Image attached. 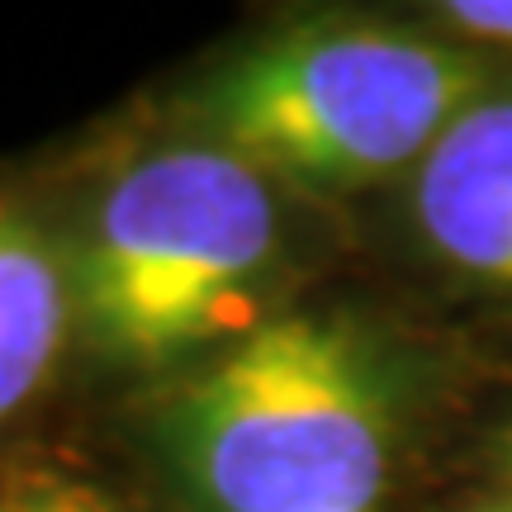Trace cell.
<instances>
[{
	"label": "cell",
	"mask_w": 512,
	"mask_h": 512,
	"mask_svg": "<svg viewBox=\"0 0 512 512\" xmlns=\"http://www.w3.org/2000/svg\"><path fill=\"white\" fill-rule=\"evenodd\" d=\"M166 446L209 512H370L399 451V389L347 318L285 313L185 384Z\"/></svg>",
	"instance_id": "cell-1"
},
{
	"label": "cell",
	"mask_w": 512,
	"mask_h": 512,
	"mask_svg": "<svg viewBox=\"0 0 512 512\" xmlns=\"http://www.w3.org/2000/svg\"><path fill=\"white\" fill-rule=\"evenodd\" d=\"M484 95L489 67L418 29L299 24L223 67L195 110L266 181L356 190L422 166Z\"/></svg>",
	"instance_id": "cell-2"
},
{
	"label": "cell",
	"mask_w": 512,
	"mask_h": 512,
	"mask_svg": "<svg viewBox=\"0 0 512 512\" xmlns=\"http://www.w3.org/2000/svg\"><path fill=\"white\" fill-rule=\"evenodd\" d=\"M280 252L271 181L219 143L162 147L95 204L76 294L95 342L128 366H166L238 328Z\"/></svg>",
	"instance_id": "cell-3"
},
{
	"label": "cell",
	"mask_w": 512,
	"mask_h": 512,
	"mask_svg": "<svg viewBox=\"0 0 512 512\" xmlns=\"http://www.w3.org/2000/svg\"><path fill=\"white\" fill-rule=\"evenodd\" d=\"M413 214L446 266L512 290V95H484L441 133L418 166Z\"/></svg>",
	"instance_id": "cell-4"
},
{
	"label": "cell",
	"mask_w": 512,
	"mask_h": 512,
	"mask_svg": "<svg viewBox=\"0 0 512 512\" xmlns=\"http://www.w3.org/2000/svg\"><path fill=\"white\" fill-rule=\"evenodd\" d=\"M67 328V280L53 247L0 214V422L48 380Z\"/></svg>",
	"instance_id": "cell-5"
},
{
	"label": "cell",
	"mask_w": 512,
	"mask_h": 512,
	"mask_svg": "<svg viewBox=\"0 0 512 512\" xmlns=\"http://www.w3.org/2000/svg\"><path fill=\"white\" fill-rule=\"evenodd\" d=\"M0 512H114V503L67 470L29 465L0 484Z\"/></svg>",
	"instance_id": "cell-6"
},
{
	"label": "cell",
	"mask_w": 512,
	"mask_h": 512,
	"mask_svg": "<svg viewBox=\"0 0 512 512\" xmlns=\"http://www.w3.org/2000/svg\"><path fill=\"white\" fill-rule=\"evenodd\" d=\"M441 15L460 34L512 43V0H451V5H441Z\"/></svg>",
	"instance_id": "cell-7"
},
{
	"label": "cell",
	"mask_w": 512,
	"mask_h": 512,
	"mask_svg": "<svg viewBox=\"0 0 512 512\" xmlns=\"http://www.w3.org/2000/svg\"><path fill=\"white\" fill-rule=\"evenodd\" d=\"M503 465H508V479H512V427L503 432Z\"/></svg>",
	"instance_id": "cell-8"
},
{
	"label": "cell",
	"mask_w": 512,
	"mask_h": 512,
	"mask_svg": "<svg viewBox=\"0 0 512 512\" xmlns=\"http://www.w3.org/2000/svg\"><path fill=\"white\" fill-rule=\"evenodd\" d=\"M479 512H512V508H479Z\"/></svg>",
	"instance_id": "cell-9"
}]
</instances>
